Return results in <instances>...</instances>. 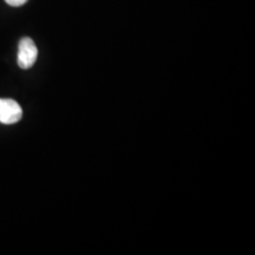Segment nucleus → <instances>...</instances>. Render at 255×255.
<instances>
[{"label": "nucleus", "mask_w": 255, "mask_h": 255, "mask_svg": "<svg viewBox=\"0 0 255 255\" xmlns=\"http://www.w3.org/2000/svg\"><path fill=\"white\" fill-rule=\"evenodd\" d=\"M38 57V50L34 41L31 38L25 37L19 43L18 49V65L21 69L27 70L32 68L36 63Z\"/></svg>", "instance_id": "obj_1"}, {"label": "nucleus", "mask_w": 255, "mask_h": 255, "mask_svg": "<svg viewBox=\"0 0 255 255\" xmlns=\"http://www.w3.org/2000/svg\"><path fill=\"white\" fill-rule=\"evenodd\" d=\"M23 117L20 105L13 100L0 98V122L4 124H14Z\"/></svg>", "instance_id": "obj_2"}, {"label": "nucleus", "mask_w": 255, "mask_h": 255, "mask_svg": "<svg viewBox=\"0 0 255 255\" xmlns=\"http://www.w3.org/2000/svg\"><path fill=\"white\" fill-rule=\"evenodd\" d=\"M5 1L7 2L9 6H14V7H18V6L26 4L27 0H5Z\"/></svg>", "instance_id": "obj_3"}]
</instances>
